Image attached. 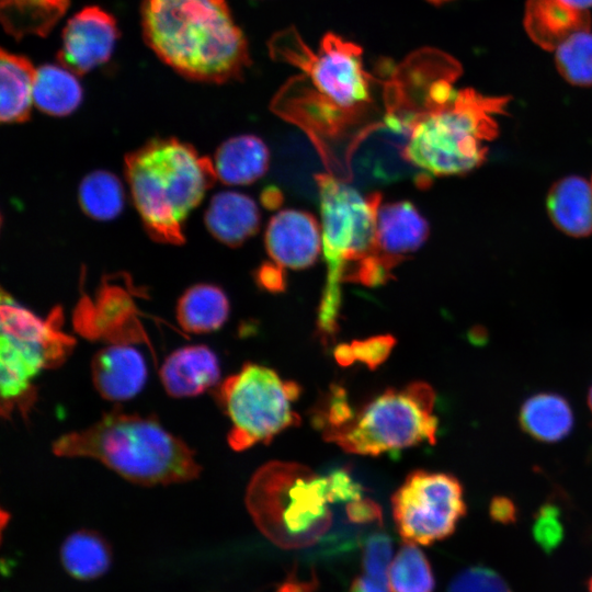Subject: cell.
Returning a JSON list of instances; mask_svg holds the SVG:
<instances>
[{"label":"cell","mask_w":592,"mask_h":592,"mask_svg":"<svg viewBox=\"0 0 592 592\" xmlns=\"http://www.w3.org/2000/svg\"><path fill=\"white\" fill-rule=\"evenodd\" d=\"M546 207L553 224L571 237L592 234V184L580 177H566L549 190Z\"/></svg>","instance_id":"obj_19"},{"label":"cell","mask_w":592,"mask_h":592,"mask_svg":"<svg viewBox=\"0 0 592 592\" xmlns=\"http://www.w3.org/2000/svg\"><path fill=\"white\" fill-rule=\"evenodd\" d=\"M524 27L536 45L556 50L572 35L590 31L591 16L562 0H526Z\"/></svg>","instance_id":"obj_17"},{"label":"cell","mask_w":592,"mask_h":592,"mask_svg":"<svg viewBox=\"0 0 592 592\" xmlns=\"http://www.w3.org/2000/svg\"><path fill=\"white\" fill-rule=\"evenodd\" d=\"M321 215L326 284L317 310V332L328 344L339 331L341 284L374 254L380 195H362L330 174L316 177Z\"/></svg>","instance_id":"obj_7"},{"label":"cell","mask_w":592,"mask_h":592,"mask_svg":"<svg viewBox=\"0 0 592 592\" xmlns=\"http://www.w3.org/2000/svg\"><path fill=\"white\" fill-rule=\"evenodd\" d=\"M519 419L528 435L547 443L565 439L573 426V413L569 402L553 392H542L526 399L521 407Z\"/></svg>","instance_id":"obj_25"},{"label":"cell","mask_w":592,"mask_h":592,"mask_svg":"<svg viewBox=\"0 0 592 592\" xmlns=\"http://www.w3.org/2000/svg\"><path fill=\"white\" fill-rule=\"evenodd\" d=\"M588 403H589V407H590V409L592 411V387L589 390Z\"/></svg>","instance_id":"obj_42"},{"label":"cell","mask_w":592,"mask_h":592,"mask_svg":"<svg viewBox=\"0 0 592 592\" xmlns=\"http://www.w3.org/2000/svg\"><path fill=\"white\" fill-rule=\"evenodd\" d=\"M140 14L146 44L186 79L223 83L250 64L227 0H143Z\"/></svg>","instance_id":"obj_2"},{"label":"cell","mask_w":592,"mask_h":592,"mask_svg":"<svg viewBox=\"0 0 592 592\" xmlns=\"http://www.w3.org/2000/svg\"><path fill=\"white\" fill-rule=\"evenodd\" d=\"M490 516L493 521L502 524H511L516 521V506L506 497H496L490 503Z\"/></svg>","instance_id":"obj_36"},{"label":"cell","mask_w":592,"mask_h":592,"mask_svg":"<svg viewBox=\"0 0 592 592\" xmlns=\"http://www.w3.org/2000/svg\"><path fill=\"white\" fill-rule=\"evenodd\" d=\"M260 219L257 203L250 196L234 191L214 195L205 213L208 231L229 247L241 246L255 235Z\"/></svg>","instance_id":"obj_18"},{"label":"cell","mask_w":592,"mask_h":592,"mask_svg":"<svg viewBox=\"0 0 592 592\" xmlns=\"http://www.w3.org/2000/svg\"><path fill=\"white\" fill-rule=\"evenodd\" d=\"M70 0H0V21L16 41L46 36L65 15Z\"/></svg>","instance_id":"obj_24"},{"label":"cell","mask_w":592,"mask_h":592,"mask_svg":"<svg viewBox=\"0 0 592 592\" xmlns=\"http://www.w3.org/2000/svg\"><path fill=\"white\" fill-rule=\"evenodd\" d=\"M0 386L2 414L14 407L27 409L35 398L33 379L45 368L59 366L75 340L61 331L62 314L54 308L43 319L1 293Z\"/></svg>","instance_id":"obj_9"},{"label":"cell","mask_w":592,"mask_h":592,"mask_svg":"<svg viewBox=\"0 0 592 592\" xmlns=\"http://www.w3.org/2000/svg\"><path fill=\"white\" fill-rule=\"evenodd\" d=\"M429 224L408 201L380 204L377 212L374 254L367 260L376 285L387 281L391 270L421 248L429 237Z\"/></svg>","instance_id":"obj_12"},{"label":"cell","mask_w":592,"mask_h":592,"mask_svg":"<svg viewBox=\"0 0 592 592\" xmlns=\"http://www.w3.org/2000/svg\"><path fill=\"white\" fill-rule=\"evenodd\" d=\"M262 202L264 203L265 206L270 208H274L278 206L281 203L280 192L275 190L274 187H269L267 190L264 191L262 195Z\"/></svg>","instance_id":"obj_40"},{"label":"cell","mask_w":592,"mask_h":592,"mask_svg":"<svg viewBox=\"0 0 592 592\" xmlns=\"http://www.w3.org/2000/svg\"><path fill=\"white\" fill-rule=\"evenodd\" d=\"M134 204L150 237L181 244L183 225L217 179L214 163L177 138H156L125 158Z\"/></svg>","instance_id":"obj_6"},{"label":"cell","mask_w":592,"mask_h":592,"mask_svg":"<svg viewBox=\"0 0 592 592\" xmlns=\"http://www.w3.org/2000/svg\"><path fill=\"white\" fill-rule=\"evenodd\" d=\"M229 300L224 291L213 284H196L187 288L177 304V319L184 331L208 333L218 330L229 316Z\"/></svg>","instance_id":"obj_23"},{"label":"cell","mask_w":592,"mask_h":592,"mask_svg":"<svg viewBox=\"0 0 592 592\" xmlns=\"http://www.w3.org/2000/svg\"><path fill=\"white\" fill-rule=\"evenodd\" d=\"M270 152L254 135H239L224 141L213 160L217 178L225 184L248 185L267 170Z\"/></svg>","instance_id":"obj_20"},{"label":"cell","mask_w":592,"mask_h":592,"mask_svg":"<svg viewBox=\"0 0 592 592\" xmlns=\"http://www.w3.org/2000/svg\"><path fill=\"white\" fill-rule=\"evenodd\" d=\"M391 510L406 543L431 545L452 535L465 515L463 487L453 475L414 470L392 494Z\"/></svg>","instance_id":"obj_11"},{"label":"cell","mask_w":592,"mask_h":592,"mask_svg":"<svg viewBox=\"0 0 592 592\" xmlns=\"http://www.w3.org/2000/svg\"><path fill=\"white\" fill-rule=\"evenodd\" d=\"M532 532L535 542L545 553L553 551L563 537L558 508L549 503L544 504L535 514Z\"/></svg>","instance_id":"obj_32"},{"label":"cell","mask_w":592,"mask_h":592,"mask_svg":"<svg viewBox=\"0 0 592 592\" xmlns=\"http://www.w3.org/2000/svg\"><path fill=\"white\" fill-rule=\"evenodd\" d=\"M504 96H486L474 89L437 87L411 127L403 156L423 175L464 174L486 159L488 143L498 134L497 116L505 113Z\"/></svg>","instance_id":"obj_5"},{"label":"cell","mask_w":592,"mask_h":592,"mask_svg":"<svg viewBox=\"0 0 592 592\" xmlns=\"http://www.w3.org/2000/svg\"><path fill=\"white\" fill-rule=\"evenodd\" d=\"M430 2H433V3H442V2H445V1H449V0H428Z\"/></svg>","instance_id":"obj_44"},{"label":"cell","mask_w":592,"mask_h":592,"mask_svg":"<svg viewBox=\"0 0 592 592\" xmlns=\"http://www.w3.org/2000/svg\"><path fill=\"white\" fill-rule=\"evenodd\" d=\"M270 53L301 71L280 91L274 107L288 118L315 129L334 132L366 113L379 79L364 68L362 49L335 34L323 36L311 50L294 29L274 35Z\"/></svg>","instance_id":"obj_1"},{"label":"cell","mask_w":592,"mask_h":592,"mask_svg":"<svg viewBox=\"0 0 592 592\" xmlns=\"http://www.w3.org/2000/svg\"><path fill=\"white\" fill-rule=\"evenodd\" d=\"M36 69L32 61L19 54L0 53V118L2 123L29 119L33 105Z\"/></svg>","instance_id":"obj_21"},{"label":"cell","mask_w":592,"mask_h":592,"mask_svg":"<svg viewBox=\"0 0 592 592\" xmlns=\"http://www.w3.org/2000/svg\"><path fill=\"white\" fill-rule=\"evenodd\" d=\"M396 340L390 334H382L365 340H354L350 344L353 362H362L375 369L389 356Z\"/></svg>","instance_id":"obj_33"},{"label":"cell","mask_w":592,"mask_h":592,"mask_svg":"<svg viewBox=\"0 0 592 592\" xmlns=\"http://www.w3.org/2000/svg\"><path fill=\"white\" fill-rule=\"evenodd\" d=\"M589 592H592V577L590 578L588 582Z\"/></svg>","instance_id":"obj_43"},{"label":"cell","mask_w":592,"mask_h":592,"mask_svg":"<svg viewBox=\"0 0 592 592\" xmlns=\"http://www.w3.org/2000/svg\"><path fill=\"white\" fill-rule=\"evenodd\" d=\"M568 5L582 10V11H589V9L592 8V0H562Z\"/></svg>","instance_id":"obj_41"},{"label":"cell","mask_w":592,"mask_h":592,"mask_svg":"<svg viewBox=\"0 0 592 592\" xmlns=\"http://www.w3.org/2000/svg\"><path fill=\"white\" fill-rule=\"evenodd\" d=\"M53 452L93 458L141 486L190 481L202 470L193 449L156 418L117 410L87 429L62 434L53 443Z\"/></svg>","instance_id":"obj_4"},{"label":"cell","mask_w":592,"mask_h":592,"mask_svg":"<svg viewBox=\"0 0 592 592\" xmlns=\"http://www.w3.org/2000/svg\"><path fill=\"white\" fill-rule=\"evenodd\" d=\"M79 204L91 218L110 220L124 206V190L116 175L98 170L86 175L79 185Z\"/></svg>","instance_id":"obj_27"},{"label":"cell","mask_w":592,"mask_h":592,"mask_svg":"<svg viewBox=\"0 0 592 592\" xmlns=\"http://www.w3.org/2000/svg\"><path fill=\"white\" fill-rule=\"evenodd\" d=\"M447 592H511L506 581L485 566L468 567L451 581Z\"/></svg>","instance_id":"obj_30"},{"label":"cell","mask_w":592,"mask_h":592,"mask_svg":"<svg viewBox=\"0 0 592 592\" xmlns=\"http://www.w3.org/2000/svg\"><path fill=\"white\" fill-rule=\"evenodd\" d=\"M166 392L174 398L203 394L220 378L216 354L206 345H186L171 352L160 366Z\"/></svg>","instance_id":"obj_16"},{"label":"cell","mask_w":592,"mask_h":592,"mask_svg":"<svg viewBox=\"0 0 592 592\" xmlns=\"http://www.w3.org/2000/svg\"><path fill=\"white\" fill-rule=\"evenodd\" d=\"M92 382L110 401H125L145 386L147 366L141 353L126 344H113L99 350L91 361Z\"/></svg>","instance_id":"obj_15"},{"label":"cell","mask_w":592,"mask_h":592,"mask_svg":"<svg viewBox=\"0 0 592 592\" xmlns=\"http://www.w3.org/2000/svg\"><path fill=\"white\" fill-rule=\"evenodd\" d=\"M328 480L296 463L260 467L247 488L246 504L258 527L280 545L316 542L331 523Z\"/></svg>","instance_id":"obj_8"},{"label":"cell","mask_w":592,"mask_h":592,"mask_svg":"<svg viewBox=\"0 0 592 592\" xmlns=\"http://www.w3.org/2000/svg\"><path fill=\"white\" fill-rule=\"evenodd\" d=\"M264 244L272 263L280 269L303 270L319 255L320 227L308 212L284 209L270 219Z\"/></svg>","instance_id":"obj_14"},{"label":"cell","mask_w":592,"mask_h":592,"mask_svg":"<svg viewBox=\"0 0 592 592\" xmlns=\"http://www.w3.org/2000/svg\"><path fill=\"white\" fill-rule=\"evenodd\" d=\"M435 392L423 382L388 388L358 409L341 386L333 385L312 412L323 439L344 452L378 456L424 442L434 444L439 420Z\"/></svg>","instance_id":"obj_3"},{"label":"cell","mask_w":592,"mask_h":592,"mask_svg":"<svg viewBox=\"0 0 592 592\" xmlns=\"http://www.w3.org/2000/svg\"><path fill=\"white\" fill-rule=\"evenodd\" d=\"M257 278L263 288L271 292H280L285 287L282 269L272 263L261 265Z\"/></svg>","instance_id":"obj_37"},{"label":"cell","mask_w":592,"mask_h":592,"mask_svg":"<svg viewBox=\"0 0 592 592\" xmlns=\"http://www.w3.org/2000/svg\"><path fill=\"white\" fill-rule=\"evenodd\" d=\"M392 555L391 539L387 534L369 535L363 546V573L378 581L388 583V571Z\"/></svg>","instance_id":"obj_31"},{"label":"cell","mask_w":592,"mask_h":592,"mask_svg":"<svg viewBox=\"0 0 592 592\" xmlns=\"http://www.w3.org/2000/svg\"><path fill=\"white\" fill-rule=\"evenodd\" d=\"M333 355L335 361L341 366H350L354 363L349 343H341L337 345Z\"/></svg>","instance_id":"obj_39"},{"label":"cell","mask_w":592,"mask_h":592,"mask_svg":"<svg viewBox=\"0 0 592 592\" xmlns=\"http://www.w3.org/2000/svg\"><path fill=\"white\" fill-rule=\"evenodd\" d=\"M328 496L331 503L345 504L363 497L361 483L355 481L351 474L344 469H335L327 476Z\"/></svg>","instance_id":"obj_34"},{"label":"cell","mask_w":592,"mask_h":592,"mask_svg":"<svg viewBox=\"0 0 592 592\" xmlns=\"http://www.w3.org/2000/svg\"><path fill=\"white\" fill-rule=\"evenodd\" d=\"M299 395L297 383L283 379L266 366L246 363L216 390L217 401L231 422L229 446L240 452L267 444L282 431L298 425L294 402Z\"/></svg>","instance_id":"obj_10"},{"label":"cell","mask_w":592,"mask_h":592,"mask_svg":"<svg viewBox=\"0 0 592 592\" xmlns=\"http://www.w3.org/2000/svg\"><path fill=\"white\" fill-rule=\"evenodd\" d=\"M390 592H433L435 580L430 562L415 545L406 543L397 551L388 571Z\"/></svg>","instance_id":"obj_28"},{"label":"cell","mask_w":592,"mask_h":592,"mask_svg":"<svg viewBox=\"0 0 592 592\" xmlns=\"http://www.w3.org/2000/svg\"><path fill=\"white\" fill-rule=\"evenodd\" d=\"M348 520L357 525L380 523L382 511L378 504L368 499L360 498L345 504Z\"/></svg>","instance_id":"obj_35"},{"label":"cell","mask_w":592,"mask_h":592,"mask_svg":"<svg viewBox=\"0 0 592 592\" xmlns=\"http://www.w3.org/2000/svg\"><path fill=\"white\" fill-rule=\"evenodd\" d=\"M117 36L112 14L96 5L86 7L62 30L59 62L76 75L87 73L110 59Z\"/></svg>","instance_id":"obj_13"},{"label":"cell","mask_w":592,"mask_h":592,"mask_svg":"<svg viewBox=\"0 0 592 592\" xmlns=\"http://www.w3.org/2000/svg\"><path fill=\"white\" fill-rule=\"evenodd\" d=\"M59 556L65 571L80 581L102 577L113 560L110 543L100 533L87 528L69 534L60 546Z\"/></svg>","instance_id":"obj_22"},{"label":"cell","mask_w":592,"mask_h":592,"mask_svg":"<svg viewBox=\"0 0 592 592\" xmlns=\"http://www.w3.org/2000/svg\"><path fill=\"white\" fill-rule=\"evenodd\" d=\"M82 101V88L76 73L62 65H44L36 69L33 102L53 116L71 114Z\"/></svg>","instance_id":"obj_26"},{"label":"cell","mask_w":592,"mask_h":592,"mask_svg":"<svg viewBox=\"0 0 592 592\" xmlns=\"http://www.w3.org/2000/svg\"><path fill=\"white\" fill-rule=\"evenodd\" d=\"M555 62L561 77L578 87L592 86V33L579 32L555 50Z\"/></svg>","instance_id":"obj_29"},{"label":"cell","mask_w":592,"mask_h":592,"mask_svg":"<svg viewBox=\"0 0 592 592\" xmlns=\"http://www.w3.org/2000/svg\"><path fill=\"white\" fill-rule=\"evenodd\" d=\"M388 583L378 581L366 574L356 577L351 583L350 592H389Z\"/></svg>","instance_id":"obj_38"},{"label":"cell","mask_w":592,"mask_h":592,"mask_svg":"<svg viewBox=\"0 0 592 592\" xmlns=\"http://www.w3.org/2000/svg\"><path fill=\"white\" fill-rule=\"evenodd\" d=\"M591 184H592V181H591Z\"/></svg>","instance_id":"obj_45"}]
</instances>
